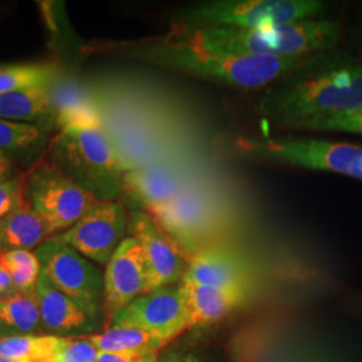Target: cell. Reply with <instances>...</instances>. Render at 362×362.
<instances>
[{"mask_svg": "<svg viewBox=\"0 0 362 362\" xmlns=\"http://www.w3.org/2000/svg\"><path fill=\"white\" fill-rule=\"evenodd\" d=\"M128 230L143 250L149 278L148 293L167 286L180 285L189 257L158 221L145 211H132Z\"/></svg>", "mask_w": 362, "mask_h": 362, "instance_id": "cell-11", "label": "cell"}, {"mask_svg": "<svg viewBox=\"0 0 362 362\" xmlns=\"http://www.w3.org/2000/svg\"><path fill=\"white\" fill-rule=\"evenodd\" d=\"M27 172H22L13 180L0 184V219L26 202Z\"/></svg>", "mask_w": 362, "mask_h": 362, "instance_id": "cell-27", "label": "cell"}, {"mask_svg": "<svg viewBox=\"0 0 362 362\" xmlns=\"http://www.w3.org/2000/svg\"><path fill=\"white\" fill-rule=\"evenodd\" d=\"M158 353H105L97 362H158Z\"/></svg>", "mask_w": 362, "mask_h": 362, "instance_id": "cell-29", "label": "cell"}, {"mask_svg": "<svg viewBox=\"0 0 362 362\" xmlns=\"http://www.w3.org/2000/svg\"><path fill=\"white\" fill-rule=\"evenodd\" d=\"M59 70L54 64H11L0 65V97L27 88L52 85Z\"/></svg>", "mask_w": 362, "mask_h": 362, "instance_id": "cell-22", "label": "cell"}, {"mask_svg": "<svg viewBox=\"0 0 362 362\" xmlns=\"http://www.w3.org/2000/svg\"><path fill=\"white\" fill-rule=\"evenodd\" d=\"M245 155L296 168L324 170L362 180V146L318 139H239Z\"/></svg>", "mask_w": 362, "mask_h": 362, "instance_id": "cell-6", "label": "cell"}, {"mask_svg": "<svg viewBox=\"0 0 362 362\" xmlns=\"http://www.w3.org/2000/svg\"><path fill=\"white\" fill-rule=\"evenodd\" d=\"M181 284L247 293L248 272L233 251L221 247H202L188 260Z\"/></svg>", "mask_w": 362, "mask_h": 362, "instance_id": "cell-14", "label": "cell"}, {"mask_svg": "<svg viewBox=\"0 0 362 362\" xmlns=\"http://www.w3.org/2000/svg\"><path fill=\"white\" fill-rule=\"evenodd\" d=\"M91 342L105 353H158L168 341L136 327H115L100 334L88 337Z\"/></svg>", "mask_w": 362, "mask_h": 362, "instance_id": "cell-20", "label": "cell"}, {"mask_svg": "<svg viewBox=\"0 0 362 362\" xmlns=\"http://www.w3.org/2000/svg\"><path fill=\"white\" fill-rule=\"evenodd\" d=\"M62 337L15 334L0 338V356L33 362H52Z\"/></svg>", "mask_w": 362, "mask_h": 362, "instance_id": "cell-23", "label": "cell"}, {"mask_svg": "<svg viewBox=\"0 0 362 362\" xmlns=\"http://www.w3.org/2000/svg\"><path fill=\"white\" fill-rule=\"evenodd\" d=\"M151 215L189 258L197 251L196 242L206 238L214 223L206 202L189 191Z\"/></svg>", "mask_w": 362, "mask_h": 362, "instance_id": "cell-15", "label": "cell"}, {"mask_svg": "<svg viewBox=\"0 0 362 362\" xmlns=\"http://www.w3.org/2000/svg\"><path fill=\"white\" fill-rule=\"evenodd\" d=\"M180 286L185 299L189 329L219 322L239 308L247 297L246 291H230L184 284Z\"/></svg>", "mask_w": 362, "mask_h": 362, "instance_id": "cell-17", "label": "cell"}, {"mask_svg": "<svg viewBox=\"0 0 362 362\" xmlns=\"http://www.w3.org/2000/svg\"><path fill=\"white\" fill-rule=\"evenodd\" d=\"M4 251H6V247H4L3 242H1V239H0V255H1Z\"/></svg>", "mask_w": 362, "mask_h": 362, "instance_id": "cell-35", "label": "cell"}, {"mask_svg": "<svg viewBox=\"0 0 362 362\" xmlns=\"http://www.w3.org/2000/svg\"><path fill=\"white\" fill-rule=\"evenodd\" d=\"M22 170L16 167L15 158L10 156L0 153V184L13 180L18 175H21Z\"/></svg>", "mask_w": 362, "mask_h": 362, "instance_id": "cell-30", "label": "cell"}, {"mask_svg": "<svg viewBox=\"0 0 362 362\" xmlns=\"http://www.w3.org/2000/svg\"><path fill=\"white\" fill-rule=\"evenodd\" d=\"M15 293H18V291L13 286L10 274L0 263V298L10 297V296H13Z\"/></svg>", "mask_w": 362, "mask_h": 362, "instance_id": "cell-31", "label": "cell"}, {"mask_svg": "<svg viewBox=\"0 0 362 362\" xmlns=\"http://www.w3.org/2000/svg\"><path fill=\"white\" fill-rule=\"evenodd\" d=\"M37 299L42 326L54 336H78L90 332L98 322V313L58 291L40 272Z\"/></svg>", "mask_w": 362, "mask_h": 362, "instance_id": "cell-16", "label": "cell"}, {"mask_svg": "<svg viewBox=\"0 0 362 362\" xmlns=\"http://www.w3.org/2000/svg\"><path fill=\"white\" fill-rule=\"evenodd\" d=\"M100 353L88 337L77 339L62 337L52 362H97Z\"/></svg>", "mask_w": 362, "mask_h": 362, "instance_id": "cell-26", "label": "cell"}, {"mask_svg": "<svg viewBox=\"0 0 362 362\" xmlns=\"http://www.w3.org/2000/svg\"><path fill=\"white\" fill-rule=\"evenodd\" d=\"M46 140L47 132L40 127L0 118V153L13 158L37 151Z\"/></svg>", "mask_w": 362, "mask_h": 362, "instance_id": "cell-24", "label": "cell"}, {"mask_svg": "<svg viewBox=\"0 0 362 362\" xmlns=\"http://www.w3.org/2000/svg\"><path fill=\"white\" fill-rule=\"evenodd\" d=\"M115 327H136L170 342L189 329L180 285L167 286L136 298L112 318Z\"/></svg>", "mask_w": 362, "mask_h": 362, "instance_id": "cell-10", "label": "cell"}, {"mask_svg": "<svg viewBox=\"0 0 362 362\" xmlns=\"http://www.w3.org/2000/svg\"><path fill=\"white\" fill-rule=\"evenodd\" d=\"M129 218L122 203L100 200L71 228L55 235L81 255L98 264H107L125 239Z\"/></svg>", "mask_w": 362, "mask_h": 362, "instance_id": "cell-9", "label": "cell"}, {"mask_svg": "<svg viewBox=\"0 0 362 362\" xmlns=\"http://www.w3.org/2000/svg\"><path fill=\"white\" fill-rule=\"evenodd\" d=\"M341 35L338 22L322 18L266 30L177 23L164 38L223 55L300 57L334 50Z\"/></svg>", "mask_w": 362, "mask_h": 362, "instance_id": "cell-2", "label": "cell"}, {"mask_svg": "<svg viewBox=\"0 0 362 362\" xmlns=\"http://www.w3.org/2000/svg\"><path fill=\"white\" fill-rule=\"evenodd\" d=\"M296 129L315 130V132H345L362 134V109L350 113L334 116L318 117L298 122Z\"/></svg>", "mask_w": 362, "mask_h": 362, "instance_id": "cell-25", "label": "cell"}, {"mask_svg": "<svg viewBox=\"0 0 362 362\" xmlns=\"http://www.w3.org/2000/svg\"><path fill=\"white\" fill-rule=\"evenodd\" d=\"M118 50L137 59L236 89L270 86L311 57H233L175 43L165 38L137 45L130 43Z\"/></svg>", "mask_w": 362, "mask_h": 362, "instance_id": "cell-3", "label": "cell"}, {"mask_svg": "<svg viewBox=\"0 0 362 362\" xmlns=\"http://www.w3.org/2000/svg\"><path fill=\"white\" fill-rule=\"evenodd\" d=\"M52 85L27 88L1 95L0 118L13 122L37 125L43 129L49 121L55 124Z\"/></svg>", "mask_w": 362, "mask_h": 362, "instance_id": "cell-18", "label": "cell"}, {"mask_svg": "<svg viewBox=\"0 0 362 362\" xmlns=\"http://www.w3.org/2000/svg\"><path fill=\"white\" fill-rule=\"evenodd\" d=\"M325 10L320 0H212L182 8L176 21L185 26L266 30L322 19Z\"/></svg>", "mask_w": 362, "mask_h": 362, "instance_id": "cell-5", "label": "cell"}, {"mask_svg": "<svg viewBox=\"0 0 362 362\" xmlns=\"http://www.w3.org/2000/svg\"><path fill=\"white\" fill-rule=\"evenodd\" d=\"M181 362H215L212 360H208L206 357H202L194 353H188V354H181Z\"/></svg>", "mask_w": 362, "mask_h": 362, "instance_id": "cell-32", "label": "cell"}, {"mask_svg": "<svg viewBox=\"0 0 362 362\" xmlns=\"http://www.w3.org/2000/svg\"><path fill=\"white\" fill-rule=\"evenodd\" d=\"M187 179L169 167H133L121 180V192L136 207L153 212L188 192Z\"/></svg>", "mask_w": 362, "mask_h": 362, "instance_id": "cell-13", "label": "cell"}, {"mask_svg": "<svg viewBox=\"0 0 362 362\" xmlns=\"http://www.w3.org/2000/svg\"><path fill=\"white\" fill-rule=\"evenodd\" d=\"M42 325L37 294L26 296L15 293L0 298V329H7L16 334H31Z\"/></svg>", "mask_w": 362, "mask_h": 362, "instance_id": "cell-21", "label": "cell"}, {"mask_svg": "<svg viewBox=\"0 0 362 362\" xmlns=\"http://www.w3.org/2000/svg\"><path fill=\"white\" fill-rule=\"evenodd\" d=\"M47 223L25 202L0 219V239L7 250H31L52 238Z\"/></svg>", "mask_w": 362, "mask_h": 362, "instance_id": "cell-19", "label": "cell"}, {"mask_svg": "<svg viewBox=\"0 0 362 362\" xmlns=\"http://www.w3.org/2000/svg\"><path fill=\"white\" fill-rule=\"evenodd\" d=\"M26 202L47 223L52 235L82 219L100 199L46 158L27 170Z\"/></svg>", "mask_w": 362, "mask_h": 362, "instance_id": "cell-7", "label": "cell"}, {"mask_svg": "<svg viewBox=\"0 0 362 362\" xmlns=\"http://www.w3.org/2000/svg\"><path fill=\"white\" fill-rule=\"evenodd\" d=\"M45 158L100 200H113L121 192V180L130 169L98 112L61 124Z\"/></svg>", "mask_w": 362, "mask_h": 362, "instance_id": "cell-4", "label": "cell"}, {"mask_svg": "<svg viewBox=\"0 0 362 362\" xmlns=\"http://www.w3.org/2000/svg\"><path fill=\"white\" fill-rule=\"evenodd\" d=\"M148 267L139 242L128 236L107 262L104 274V306L110 318L136 298L148 293Z\"/></svg>", "mask_w": 362, "mask_h": 362, "instance_id": "cell-12", "label": "cell"}, {"mask_svg": "<svg viewBox=\"0 0 362 362\" xmlns=\"http://www.w3.org/2000/svg\"><path fill=\"white\" fill-rule=\"evenodd\" d=\"M158 362H181V354L179 353H167L158 358Z\"/></svg>", "mask_w": 362, "mask_h": 362, "instance_id": "cell-33", "label": "cell"}, {"mask_svg": "<svg viewBox=\"0 0 362 362\" xmlns=\"http://www.w3.org/2000/svg\"><path fill=\"white\" fill-rule=\"evenodd\" d=\"M362 109V59L344 52H320L263 93L257 113L275 125Z\"/></svg>", "mask_w": 362, "mask_h": 362, "instance_id": "cell-1", "label": "cell"}, {"mask_svg": "<svg viewBox=\"0 0 362 362\" xmlns=\"http://www.w3.org/2000/svg\"><path fill=\"white\" fill-rule=\"evenodd\" d=\"M40 272L58 291L91 310L104 302V275L91 260L52 236L35 251Z\"/></svg>", "mask_w": 362, "mask_h": 362, "instance_id": "cell-8", "label": "cell"}, {"mask_svg": "<svg viewBox=\"0 0 362 362\" xmlns=\"http://www.w3.org/2000/svg\"><path fill=\"white\" fill-rule=\"evenodd\" d=\"M0 263L4 267L13 266L40 272L38 257L31 250H7L0 255Z\"/></svg>", "mask_w": 362, "mask_h": 362, "instance_id": "cell-28", "label": "cell"}, {"mask_svg": "<svg viewBox=\"0 0 362 362\" xmlns=\"http://www.w3.org/2000/svg\"><path fill=\"white\" fill-rule=\"evenodd\" d=\"M0 362H33V361H27V360H19V358H10V357H4V356H0Z\"/></svg>", "mask_w": 362, "mask_h": 362, "instance_id": "cell-34", "label": "cell"}]
</instances>
